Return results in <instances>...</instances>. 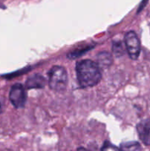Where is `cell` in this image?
<instances>
[{"mask_svg":"<svg viewBox=\"0 0 150 151\" xmlns=\"http://www.w3.org/2000/svg\"><path fill=\"white\" fill-rule=\"evenodd\" d=\"M76 72L78 83L82 88L94 86L101 81V72L99 66L88 59L76 63Z\"/></svg>","mask_w":150,"mask_h":151,"instance_id":"6da1fadb","label":"cell"},{"mask_svg":"<svg viewBox=\"0 0 150 151\" xmlns=\"http://www.w3.org/2000/svg\"><path fill=\"white\" fill-rule=\"evenodd\" d=\"M49 85L53 91L60 92L64 91L68 85V75L63 66H54L49 72Z\"/></svg>","mask_w":150,"mask_h":151,"instance_id":"7a4b0ae2","label":"cell"},{"mask_svg":"<svg viewBox=\"0 0 150 151\" xmlns=\"http://www.w3.org/2000/svg\"><path fill=\"white\" fill-rule=\"evenodd\" d=\"M125 47L130 58L136 60L141 52V44L137 34L134 31H129L124 38Z\"/></svg>","mask_w":150,"mask_h":151,"instance_id":"3957f363","label":"cell"},{"mask_svg":"<svg viewBox=\"0 0 150 151\" xmlns=\"http://www.w3.org/2000/svg\"><path fill=\"white\" fill-rule=\"evenodd\" d=\"M12 105L16 109H21L24 106L26 100V94L24 88L20 83H16L11 87L9 94Z\"/></svg>","mask_w":150,"mask_h":151,"instance_id":"277c9868","label":"cell"},{"mask_svg":"<svg viewBox=\"0 0 150 151\" xmlns=\"http://www.w3.org/2000/svg\"><path fill=\"white\" fill-rule=\"evenodd\" d=\"M140 139L145 145L150 146V118L141 121L137 125Z\"/></svg>","mask_w":150,"mask_h":151,"instance_id":"5b68a950","label":"cell"},{"mask_svg":"<svg viewBox=\"0 0 150 151\" xmlns=\"http://www.w3.org/2000/svg\"><path fill=\"white\" fill-rule=\"evenodd\" d=\"M46 81L45 78L39 74H35L29 77L26 81V88H41L45 86Z\"/></svg>","mask_w":150,"mask_h":151,"instance_id":"8992f818","label":"cell"},{"mask_svg":"<svg viewBox=\"0 0 150 151\" xmlns=\"http://www.w3.org/2000/svg\"><path fill=\"white\" fill-rule=\"evenodd\" d=\"M97 61H98L97 63H98L99 66H101L102 67H108L111 65L113 59H112V56L110 53L103 52L99 53L98 55Z\"/></svg>","mask_w":150,"mask_h":151,"instance_id":"52a82bcc","label":"cell"},{"mask_svg":"<svg viewBox=\"0 0 150 151\" xmlns=\"http://www.w3.org/2000/svg\"><path fill=\"white\" fill-rule=\"evenodd\" d=\"M121 149L126 150H139L140 145L135 142H127L126 144H123L121 146Z\"/></svg>","mask_w":150,"mask_h":151,"instance_id":"ba28073f","label":"cell"},{"mask_svg":"<svg viewBox=\"0 0 150 151\" xmlns=\"http://www.w3.org/2000/svg\"><path fill=\"white\" fill-rule=\"evenodd\" d=\"M113 52L117 56H121L124 54V48L122 47V44L120 42H116L113 44Z\"/></svg>","mask_w":150,"mask_h":151,"instance_id":"9c48e42d","label":"cell"},{"mask_svg":"<svg viewBox=\"0 0 150 151\" xmlns=\"http://www.w3.org/2000/svg\"><path fill=\"white\" fill-rule=\"evenodd\" d=\"M1 103H0V113H1Z\"/></svg>","mask_w":150,"mask_h":151,"instance_id":"30bf717a","label":"cell"}]
</instances>
